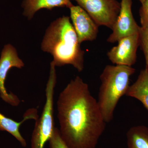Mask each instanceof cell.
<instances>
[{"label":"cell","mask_w":148,"mask_h":148,"mask_svg":"<svg viewBox=\"0 0 148 148\" xmlns=\"http://www.w3.org/2000/svg\"><path fill=\"white\" fill-rule=\"evenodd\" d=\"M57 106L59 131L69 147H96L106 123L88 85L76 77L60 93Z\"/></svg>","instance_id":"cell-1"},{"label":"cell","mask_w":148,"mask_h":148,"mask_svg":"<svg viewBox=\"0 0 148 148\" xmlns=\"http://www.w3.org/2000/svg\"><path fill=\"white\" fill-rule=\"evenodd\" d=\"M68 16L59 17L51 23L46 30L41 49L53 56L56 67L73 66L79 72L84 69V51Z\"/></svg>","instance_id":"cell-2"},{"label":"cell","mask_w":148,"mask_h":148,"mask_svg":"<svg viewBox=\"0 0 148 148\" xmlns=\"http://www.w3.org/2000/svg\"><path fill=\"white\" fill-rule=\"evenodd\" d=\"M135 72L132 66L121 65H107L103 70L97 102L106 123L112 120L117 105L126 95L130 77Z\"/></svg>","instance_id":"cell-3"},{"label":"cell","mask_w":148,"mask_h":148,"mask_svg":"<svg viewBox=\"0 0 148 148\" xmlns=\"http://www.w3.org/2000/svg\"><path fill=\"white\" fill-rule=\"evenodd\" d=\"M50 64L49 77L45 88L46 101L41 115L36 121L31 139V148H44L53 135L54 128V93L56 83V66Z\"/></svg>","instance_id":"cell-4"},{"label":"cell","mask_w":148,"mask_h":148,"mask_svg":"<svg viewBox=\"0 0 148 148\" xmlns=\"http://www.w3.org/2000/svg\"><path fill=\"white\" fill-rule=\"evenodd\" d=\"M84 10L95 23L112 29L121 8L117 0H74Z\"/></svg>","instance_id":"cell-5"},{"label":"cell","mask_w":148,"mask_h":148,"mask_svg":"<svg viewBox=\"0 0 148 148\" xmlns=\"http://www.w3.org/2000/svg\"><path fill=\"white\" fill-rule=\"evenodd\" d=\"M24 66V62L18 57L16 49L10 44L5 45L0 58V97L5 102L14 107L19 105L20 100L15 94L8 92L5 83L12 68L21 69Z\"/></svg>","instance_id":"cell-6"},{"label":"cell","mask_w":148,"mask_h":148,"mask_svg":"<svg viewBox=\"0 0 148 148\" xmlns=\"http://www.w3.org/2000/svg\"><path fill=\"white\" fill-rule=\"evenodd\" d=\"M119 13L107 39L109 43L117 42L121 39L138 34L140 27L135 21L132 12V0H121Z\"/></svg>","instance_id":"cell-7"},{"label":"cell","mask_w":148,"mask_h":148,"mask_svg":"<svg viewBox=\"0 0 148 148\" xmlns=\"http://www.w3.org/2000/svg\"><path fill=\"white\" fill-rule=\"evenodd\" d=\"M117 45L107 53L108 59L113 64L132 66L137 60V51L140 46L139 33L121 39Z\"/></svg>","instance_id":"cell-8"},{"label":"cell","mask_w":148,"mask_h":148,"mask_svg":"<svg viewBox=\"0 0 148 148\" xmlns=\"http://www.w3.org/2000/svg\"><path fill=\"white\" fill-rule=\"evenodd\" d=\"M69 9L72 25L80 43L96 39L99 27L90 15L79 5L73 4Z\"/></svg>","instance_id":"cell-9"},{"label":"cell","mask_w":148,"mask_h":148,"mask_svg":"<svg viewBox=\"0 0 148 148\" xmlns=\"http://www.w3.org/2000/svg\"><path fill=\"white\" fill-rule=\"evenodd\" d=\"M38 110L36 108L28 109L23 115V119L20 122L15 121L14 120L7 117L0 112V131L8 132L13 136L21 144L23 147H27V143L20 133V127L24 122L29 119L36 121L38 119Z\"/></svg>","instance_id":"cell-10"},{"label":"cell","mask_w":148,"mask_h":148,"mask_svg":"<svg viewBox=\"0 0 148 148\" xmlns=\"http://www.w3.org/2000/svg\"><path fill=\"white\" fill-rule=\"evenodd\" d=\"M71 0H24L22 3L23 14L28 20H31L37 12L40 10H51L56 8H69L73 5Z\"/></svg>","instance_id":"cell-11"},{"label":"cell","mask_w":148,"mask_h":148,"mask_svg":"<svg viewBox=\"0 0 148 148\" xmlns=\"http://www.w3.org/2000/svg\"><path fill=\"white\" fill-rule=\"evenodd\" d=\"M126 96L137 99L148 110V71L141 70L136 81L130 86Z\"/></svg>","instance_id":"cell-12"},{"label":"cell","mask_w":148,"mask_h":148,"mask_svg":"<svg viewBox=\"0 0 148 148\" xmlns=\"http://www.w3.org/2000/svg\"><path fill=\"white\" fill-rule=\"evenodd\" d=\"M126 138L127 148H148V127L144 125L130 127Z\"/></svg>","instance_id":"cell-13"},{"label":"cell","mask_w":148,"mask_h":148,"mask_svg":"<svg viewBox=\"0 0 148 148\" xmlns=\"http://www.w3.org/2000/svg\"><path fill=\"white\" fill-rule=\"evenodd\" d=\"M140 46L144 53L145 58L146 67L148 71V28L140 27L139 32Z\"/></svg>","instance_id":"cell-14"},{"label":"cell","mask_w":148,"mask_h":148,"mask_svg":"<svg viewBox=\"0 0 148 148\" xmlns=\"http://www.w3.org/2000/svg\"><path fill=\"white\" fill-rule=\"evenodd\" d=\"M49 148H70L61 137L59 130L55 127L53 135L49 141Z\"/></svg>","instance_id":"cell-15"},{"label":"cell","mask_w":148,"mask_h":148,"mask_svg":"<svg viewBox=\"0 0 148 148\" xmlns=\"http://www.w3.org/2000/svg\"><path fill=\"white\" fill-rule=\"evenodd\" d=\"M141 27L148 28V0H145L142 3L139 10Z\"/></svg>","instance_id":"cell-16"},{"label":"cell","mask_w":148,"mask_h":148,"mask_svg":"<svg viewBox=\"0 0 148 148\" xmlns=\"http://www.w3.org/2000/svg\"><path fill=\"white\" fill-rule=\"evenodd\" d=\"M140 2H141V3H143L144 1H145V0H139Z\"/></svg>","instance_id":"cell-17"}]
</instances>
